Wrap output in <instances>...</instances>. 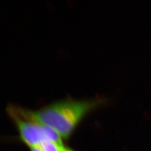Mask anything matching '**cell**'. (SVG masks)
<instances>
[{"instance_id":"cell-2","label":"cell","mask_w":151,"mask_h":151,"mask_svg":"<svg viewBox=\"0 0 151 151\" xmlns=\"http://www.w3.org/2000/svg\"><path fill=\"white\" fill-rule=\"evenodd\" d=\"M7 110L16 125L19 139L30 148L38 147L48 140L65 146L63 139L55 131L32 119L27 114V109L10 105L8 106Z\"/></svg>"},{"instance_id":"cell-4","label":"cell","mask_w":151,"mask_h":151,"mask_svg":"<svg viewBox=\"0 0 151 151\" xmlns=\"http://www.w3.org/2000/svg\"><path fill=\"white\" fill-rule=\"evenodd\" d=\"M62 151H75L73 149H72V148H70V147H65H65H64V148L63 149V150Z\"/></svg>"},{"instance_id":"cell-1","label":"cell","mask_w":151,"mask_h":151,"mask_svg":"<svg viewBox=\"0 0 151 151\" xmlns=\"http://www.w3.org/2000/svg\"><path fill=\"white\" fill-rule=\"evenodd\" d=\"M104 103V99L98 97L82 100L66 99L37 110L27 109V111L34 120L54 130L63 139L67 140L87 115Z\"/></svg>"},{"instance_id":"cell-5","label":"cell","mask_w":151,"mask_h":151,"mask_svg":"<svg viewBox=\"0 0 151 151\" xmlns=\"http://www.w3.org/2000/svg\"><path fill=\"white\" fill-rule=\"evenodd\" d=\"M30 151H42L38 147L30 148Z\"/></svg>"},{"instance_id":"cell-3","label":"cell","mask_w":151,"mask_h":151,"mask_svg":"<svg viewBox=\"0 0 151 151\" xmlns=\"http://www.w3.org/2000/svg\"><path fill=\"white\" fill-rule=\"evenodd\" d=\"M65 147L53 141L48 140L41 144L38 148L42 151H62Z\"/></svg>"}]
</instances>
